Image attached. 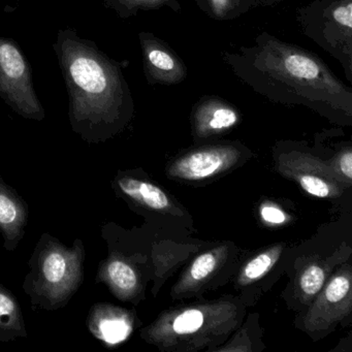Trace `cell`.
<instances>
[{
  "instance_id": "22",
  "label": "cell",
  "mask_w": 352,
  "mask_h": 352,
  "mask_svg": "<svg viewBox=\"0 0 352 352\" xmlns=\"http://www.w3.org/2000/svg\"><path fill=\"white\" fill-rule=\"evenodd\" d=\"M261 216L267 223L282 224L286 221V215L275 206L265 205L261 209Z\"/></svg>"
},
{
  "instance_id": "14",
  "label": "cell",
  "mask_w": 352,
  "mask_h": 352,
  "mask_svg": "<svg viewBox=\"0 0 352 352\" xmlns=\"http://www.w3.org/2000/svg\"><path fill=\"white\" fill-rule=\"evenodd\" d=\"M28 336L19 300L0 283V341L8 343Z\"/></svg>"
},
{
  "instance_id": "10",
  "label": "cell",
  "mask_w": 352,
  "mask_h": 352,
  "mask_svg": "<svg viewBox=\"0 0 352 352\" xmlns=\"http://www.w3.org/2000/svg\"><path fill=\"white\" fill-rule=\"evenodd\" d=\"M240 113L230 102L216 96H206L193 107V131L199 138L220 135L236 126Z\"/></svg>"
},
{
  "instance_id": "11",
  "label": "cell",
  "mask_w": 352,
  "mask_h": 352,
  "mask_svg": "<svg viewBox=\"0 0 352 352\" xmlns=\"http://www.w3.org/2000/svg\"><path fill=\"white\" fill-rule=\"evenodd\" d=\"M87 327L94 338L107 346L124 342L133 333V315L110 304H96L90 309Z\"/></svg>"
},
{
  "instance_id": "12",
  "label": "cell",
  "mask_w": 352,
  "mask_h": 352,
  "mask_svg": "<svg viewBox=\"0 0 352 352\" xmlns=\"http://www.w3.org/2000/svg\"><path fill=\"white\" fill-rule=\"evenodd\" d=\"M28 222V204L0 178V234L8 251H13L23 239Z\"/></svg>"
},
{
  "instance_id": "9",
  "label": "cell",
  "mask_w": 352,
  "mask_h": 352,
  "mask_svg": "<svg viewBox=\"0 0 352 352\" xmlns=\"http://www.w3.org/2000/svg\"><path fill=\"white\" fill-rule=\"evenodd\" d=\"M241 152L232 146H214L187 153L168 170L173 178L204 180L215 176L234 166Z\"/></svg>"
},
{
  "instance_id": "6",
  "label": "cell",
  "mask_w": 352,
  "mask_h": 352,
  "mask_svg": "<svg viewBox=\"0 0 352 352\" xmlns=\"http://www.w3.org/2000/svg\"><path fill=\"white\" fill-rule=\"evenodd\" d=\"M234 314L236 308L230 304L191 307L160 319L144 336L164 345H173L179 340L195 341V335L209 336L212 331L228 329Z\"/></svg>"
},
{
  "instance_id": "8",
  "label": "cell",
  "mask_w": 352,
  "mask_h": 352,
  "mask_svg": "<svg viewBox=\"0 0 352 352\" xmlns=\"http://www.w3.org/2000/svg\"><path fill=\"white\" fill-rule=\"evenodd\" d=\"M282 158L280 170L298 181L309 195L324 199L338 197L341 192V181L320 160L298 152Z\"/></svg>"
},
{
  "instance_id": "20",
  "label": "cell",
  "mask_w": 352,
  "mask_h": 352,
  "mask_svg": "<svg viewBox=\"0 0 352 352\" xmlns=\"http://www.w3.org/2000/svg\"><path fill=\"white\" fill-rule=\"evenodd\" d=\"M219 256V253H216V251H210V252L204 253L195 258L189 269L187 284L193 285V284L199 283V282L207 279L217 267L218 257Z\"/></svg>"
},
{
  "instance_id": "17",
  "label": "cell",
  "mask_w": 352,
  "mask_h": 352,
  "mask_svg": "<svg viewBox=\"0 0 352 352\" xmlns=\"http://www.w3.org/2000/svg\"><path fill=\"white\" fill-rule=\"evenodd\" d=\"M350 273H341L333 277L329 281V285L323 292L322 296L318 300V304L313 309L312 314L320 311V317L324 314L327 309L333 307V310L338 307H344L350 300Z\"/></svg>"
},
{
  "instance_id": "1",
  "label": "cell",
  "mask_w": 352,
  "mask_h": 352,
  "mask_svg": "<svg viewBox=\"0 0 352 352\" xmlns=\"http://www.w3.org/2000/svg\"><path fill=\"white\" fill-rule=\"evenodd\" d=\"M222 60L241 82L272 102L351 118V87L306 49L261 32L251 46L223 52Z\"/></svg>"
},
{
  "instance_id": "13",
  "label": "cell",
  "mask_w": 352,
  "mask_h": 352,
  "mask_svg": "<svg viewBox=\"0 0 352 352\" xmlns=\"http://www.w3.org/2000/svg\"><path fill=\"white\" fill-rule=\"evenodd\" d=\"M96 282L106 283L113 294L123 300H131L139 292L137 272L118 255H110L100 263Z\"/></svg>"
},
{
  "instance_id": "18",
  "label": "cell",
  "mask_w": 352,
  "mask_h": 352,
  "mask_svg": "<svg viewBox=\"0 0 352 352\" xmlns=\"http://www.w3.org/2000/svg\"><path fill=\"white\" fill-rule=\"evenodd\" d=\"M199 9L212 19L228 21L247 12L242 0H195Z\"/></svg>"
},
{
  "instance_id": "19",
  "label": "cell",
  "mask_w": 352,
  "mask_h": 352,
  "mask_svg": "<svg viewBox=\"0 0 352 352\" xmlns=\"http://www.w3.org/2000/svg\"><path fill=\"white\" fill-rule=\"evenodd\" d=\"M281 247H274L267 252L257 255L247 263L243 271V278L246 281H254L265 276L275 265L276 261L281 254Z\"/></svg>"
},
{
  "instance_id": "24",
  "label": "cell",
  "mask_w": 352,
  "mask_h": 352,
  "mask_svg": "<svg viewBox=\"0 0 352 352\" xmlns=\"http://www.w3.org/2000/svg\"><path fill=\"white\" fill-rule=\"evenodd\" d=\"M282 0H242L245 9L248 11L251 8L257 7V6L273 5L275 3H280Z\"/></svg>"
},
{
  "instance_id": "7",
  "label": "cell",
  "mask_w": 352,
  "mask_h": 352,
  "mask_svg": "<svg viewBox=\"0 0 352 352\" xmlns=\"http://www.w3.org/2000/svg\"><path fill=\"white\" fill-rule=\"evenodd\" d=\"M144 74L149 85L172 86L187 78L182 59L164 41L150 32H140Z\"/></svg>"
},
{
  "instance_id": "21",
  "label": "cell",
  "mask_w": 352,
  "mask_h": 352,
  "mask_svg": "<svg viewBox=\"0 0 352 352\" xmlns=\"http://www.w3.org/2000/svg\"><path fill=\"white\" fill-rule=\"evenodd\" d=\"M325 275L318 265H310L300 277V288L307 296H313L318 294L324 284Z\"/></svg>"
},
{
  "instance_id": "16",
  "label": "cell",
  "mask_w": 352,
  "mask_h": 352,
  "mask_svg": "<svg viewBox=\"0 0 352 352\" xmlns=\"http://www.w3.org/2000/svg\"><path fill=\"white\" fill-rule=\"evenodd\" d=\"M109 9L116 12L122 19H129L137 15L140 11H152L168 8L179 13L181 5L179 0H102Z\"/></svg>"
},
{
  "instance_id": "23",
  "label": "cell",
  "mask_w": 352,
  "mask_h": 352,
  "mask_svg": "<svg viewBox=\"0 0 352 352\" xmlns=\"http://www.w3.org/2000/svg\"><path fill=\"white\" fill-rule=\"evenodd\" d=\"M340 170L342 174L348 179L351 180L352 179V153L349 149L346 150L343 152L341 156H340L339 160Z\"/></svg>"
},
{
  "instance_id": "3",
  "label": "cell",
  "mask_w": 352,
  "mask_h": 352,
  "mask_svg": "<svg viewBox=\"0 0 352 352\" xmlns=\"http://www.w3.org/2000/svg\"><path fill=\"white\" fill-rule=\"evenodd\" d=\"M84 261L85 248L79 239L67 247L51 234H42L23 283L32 309L55 311L67 305L83 282Z\"/></svg>"
},
{
  "instance_id": "2",
  "label": "cell",
  "mask_w": 352,
  "mask_h": 352,
  "mask_svg": "<svg viewBox=\"0 0 352 352\" xmlns=\"http://www.w3.org/2000/svg\"><path fill=\"white\" fill-rule=\"evenodd\" d=\"M53 49L69 94L72 129L88 143L110 139L135 110L120 65L71 28L59 30Z\"/></svg>"
},
{
  "instance_id": "5",
  "label": "cell",
  "mask_w": 352,
  "mask_h": 352,
  "mask_svg": "<svg viewBox=\"0 0 352 352\" xmlns=\"http://www.w3.org/2000/svg\"><path fill=\"white\" fill-rule=\"evenodd\" d=\"M0 98L23 118L42 121L46 117L28 58L15 41L3 36H0Z\"/></svg>"
},
{
  "instance_id": "4",
  "label": "cell",
  "mask_w": 352,
  "mask_h": 352,
  "mask_svg": "<svg viewBox=\"0 0 352 352\" xmlns=\"http://www.w3.org/2000/svg\"><path fill=\"white\" fill-rule=\"evenodd\" d=\"M302 34L341 65L352 83V0H314L296 12Z\"/></svg>"
},
{
  "instance_id": "15",
  "label": "cell",
  "mask_w": 352,
  "mask_h": 352,
  "mask_svg": "<svg viewBox=\"0 0 352 352\" xmlns=\"http://www.w3.org/2000/svg\"><path fill=\"white\" fill-rule=\"evenodd\" d=\"M116 185L125 197L150 209L166 210L172 204L162 189L146 181L123 175L117 177Z\"/></svg>"
}]
</instances>
